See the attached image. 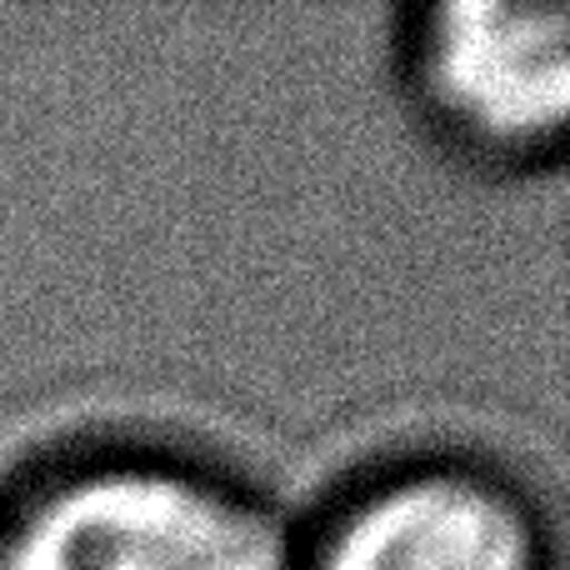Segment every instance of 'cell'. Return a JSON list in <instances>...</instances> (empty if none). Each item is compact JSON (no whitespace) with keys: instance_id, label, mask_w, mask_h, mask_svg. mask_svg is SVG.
Returning <instances> with one entry per match:
<instances>
[{"instance_id":"cell-1","label":"cell","mask_w":570,"mask_h":570,"mask_svg":"<svg viewBox=\"0 0 570 570\" xmlns=\"http://www.w3.org/2000/svg\"><path fill=\"white\" fill-rule=\"evenodd\" d=\"M266 511L170 465H96L56 481L0 541V570H285Z\"/></svg>"},{"instance_id":"cell-2","label":"cell","mask_w":570,"mask_h":570,"mask_svg":"<svg viewBox=\"0 0 570 570\" xmlns=\"http://www.w3.org/2000/svg\"><path fill=\"white\" fill-rule=\"evenodd\" d=\"M421 86L461 136L495 150L541 146L570 110V20L561 10L441 6L421 36Z\"/></svg>"},{"instance_id":"cell-3","label":"cell","mask_w":570,"mask_h":570,"mask_svg":"<svg viewBox=\"0 0 570 570\" xmlns=\"http://www.w3.org/2000/svg\"><path fill=\"white\" fill-rule=\"evenodd\" d=\"M311 570H541V551L511 491L481 475L425 471L351 505Z\"/></svg>"}]
</instances>
